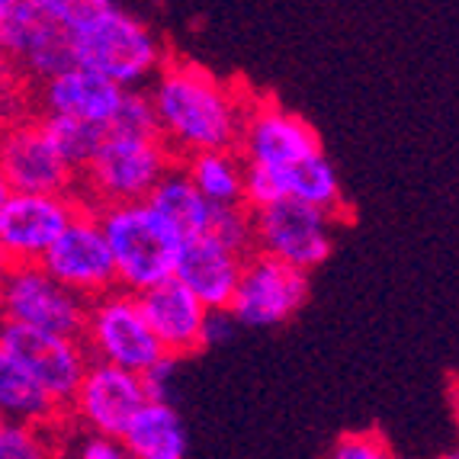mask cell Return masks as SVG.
<instances>
[{
    "mask_svg": "<svg viewBox=\"0 0 459 459\" xmlns=\"http://www.w3.org/2000/svg\"><path fill=\"white\" fill-rule=\"evenodd\" d=\"M154 107L158 138L177 161L209 148H235L247 100L241 87L225 84L193 62H168L145 84Z\"/></svg>",
    "mask_w": 459,
    "mask_h": 459,
    "instance_id": "1",
    "label": "cell"
},
{
    "mask_svg": "<svg viewBox=\"0 0 459 459\" xmlns=\"http://www.w3.org/2000/svg\"><path fill=\"white\" fill-rule=\"evenodd\" d=\"M97 215L109 254H113L119 290L142 292L174 276V264L180 257L184 238L177 235L145 199L103 206L97 209Z\"/></svg>",
    "mask_w": 459,
    "mask_h": 459,
    "instance_id": "2",
    "label": "cell"
},
{
    "mask_svg": "<svg viewBox=\"0 0 459 459\" xmlns=\"http://www.w3.org/2000/svg\"><path fill=\"white\" fill-rule=\"evenodd\" d=\"M177 158L168 152L158 135H123L107 132L87 168L77 174L74 196L91 209L135 203L152 193V186L164 177V170Z\"/></svg>",
    "mask_w": 459,
    "mask_h": 459,
    "instance_id": "3",
    "label": "cell"
},
{
    "mask_svg": "<svg viewBox=\"0 0 459 459\" xmlns=\"http://www.w3.org/2000/svg\"><path fill=\"white\" fill-rule=\"evenodd\" d=\"M71 55L74 65H84L119 87H145L164 65L161 39L119 7L107 10L81 32H71Z\"/></svg>",
    "mask_w": 459,
    "mask_h": 459,
    "instance_id": "4",
    "label": "cell"
},
{
    "mask_svg": "<svg viewBox=\"0 0 459 459\" xmlns=\"http://www.w3.org/2000/svg\"><path fill=\"white\" fill-rule=\"evenodd\" d=\"M81 344L87 347L91 360L113 363L132 373L148 369L164 353L154 331L148 328L135 292L119 286L87 302Z\"/></svg>",
    "mask_w": 459,
    "mask_h": 459,
    "instance_id": "5",
    "label": "cell"
},
{
    "mask_svg": "<svg viewBox=\"0 0 459 459\" xmlns=\"http://www.w3.org/2000/svg\"><path fill=\"white\" fill-rule=\"evenodd\" d=\"M254 215V251L302 267L312 273L334 251L337 215L302 199L280 196L267 206L251 209Z\"/></svg>",
    "mask_w": 459,
    "mask_h": 459,
    "instance_id": "6",
    "label": "cell"
},
{
    "mask_svg": "<svg viewBox=\"0 0 459 459\" xmlns=\"http://www.w3.org/2000/svg\"><path fill=\"white\" fill-rule=\"evenodd\" d=\"M308 270L292 267L264 251H251L245 254L229 312L241 328H276L296 318L299 308L308 302Z\"/></svg>",
    "mask_w": 459,
    "mask_h": 459,
    "instance_id": "7",
    "label": "cell"
},
{
    "mask_svg": "<svg viewBox=\"0 0 459 459\" xmlns=\"http://www.w3.org/2000/svg\"><path fill=\"white\" fill-rule=\"evenodd\" d=\"M0 315L4 322L81 337L87 299L58 283L42 264H10L0 267Z\"/></svg>",
    "mask_w": 459,
    "mask_h": 459,
    "instance_id": "8",
    "label": "cell"
},
{
    "mask_svg": "<svg viewBox=\"0 0 459 459\" xmlns=\"http://www.w3.org/2000/svg\"><path fill=\"white\" fill-rule=\"evenodd\" d=\"M39 264L46 267V273H52L71 292L84 296L87 302L116 290L113 254H109L107 238L100 229V215L84 203L77 206V212L58 231V238L48 245Z\"/></svg>",
    "mask_w": 459,
    "mask_h": 459,
    "instance_id": "9",
    "label": "cell"
},
{
    "mask_svg": "<svg viewBox=\"0 0 459 459\" xmlns=\"http://www.w3.org/2000/svg\"><path fill=\"white\" fill-rule=\"evenodd\" d=\"M77 206L81 199L74 193L7 190L0 199V267L42 261Z\"/></svg>",
    "mask_w": 459,
    "mask_h": 459,
    "instance_id": "10",
    "label": "cell"
},
{
    "mask_svg": "<svg viewBox=\"0 0 459 459\" xmlns=\"http://www.w3.org/2000/svg\"><path fill=\"white\" fill-rule=\"evenodd\" d=\"M0 347H7L26 367V373L68 411L77 383H81V376L91 363V353L81 344V337L55 334V331L30 328V325L16 322H0Z\"/></svg>",
    "mask_w": 459,
    "mask_h": 459,
    "instance_id": "11",
    "label": "cell"
},
{
    "mask_svg": "<svg viewBox=\"0 0 459 459\" xmlns=\"http://www.w3.org/2000/svg\"><path fill=\"white\" fill-rule=\"evenodd\" d=\"M235 148L241 154V161L286 170L318 152L322 142H318V132L302 116H296L276 100L251 93Z\"/></svg>",
    "mask_w": 459,
    "mask_h": 459,
    "instance_id": "12",
    "label": "cell"
},
{
    "mask_svg": "<svg viewBox=\"0 0 459 459\" xmlns=\"http://www.w3.org/2000/svg\"><path fill=\"white\" fill-rule=\"evenodd\" d=\"M145 385L138 373L103 360H91L65 414H68L71 428L119 437L132 421V414L145 405Z\"/></svg>",
    "mask_w": 459,
    "mask_h": 459,
    "instance_id": "13",
    "label": "cell"
},
{
    "mask_svg": "<svg viewBox=\"0 0 459 459\" xmlns=\"http://www.w3.org/2000/svg\"><path fill=\"white\" fill-rule=\"evenodd\" d=\"M0 55H10L39 81L74 65L71 36L42 13L39 0H0Z\"/></svg>",
    "mask_w": 459,
    "mask_h": 459,
    "instance_id": "14",
    "label": "cell"
},
{
    "mask_svg": "<svg viewBox=\"0 0 459 459\" xmlns=\"http://www.w3.org/2000/svg\"><path fill=\"white\" fill-rule=\"evenodd\" d=\"M0 177L10 190L23 193H74L77 174L58 158L39 119L0 129Z\"/></svg>",
    "mask_w": 459,
    "mask_h": 459,
    "instance_id": "15",
    "label": "cell"
},
{
    "mask_svg": "<svg viewBox=\"0 0 459 459\" xmlns=\"http://www.w3.org/2000/svg\"><path fill=\"white\" fill-rule=\"evenodd\" d=\"M148 328L154 331L158 344L170 357H193L203 351V322H206V306L186 290L177 276H168L161 283L135 292Z\"/></svg>",
    "mask_w": 459,
    "mask_h": 459,
    "instance_id": "16",
    "label": "cell"
},
{
    "mask_svg": "<svg viewBox=\"0 0 459 459\" xmlns=\"http://www.w3.org/2000/svg\"><path fill=\"white\" fill-rule=\"evenodd\" d=\"M126 87L113 84L109 77L84 68V65H68V68L55 71L39 87V103L42 113H62L87 123L109 126Z\"/></svg>",
    "mask_w": 459,
    "mask_h": 459,
    "instance_id": "17",
    "label": "cell"
},
{
    "mask_svg": "<svg viewBox=\"0 0 459 459\" xmlns=\"http://www.w3.org/2000/svg\"><path fill=\"white\" fill-rule=\"evenodd\" d=\"M245 254L231 251L212 235L186 238L180 247V257L174 264V276L206 308H229L231 292L241 276Z\"/></svg>",
    "mask_w": 459,
    "mask_h": 459,
    "instance_id": "18",
    "label": "cell"
},
{
    "mask_svg": "<svg viewBox=\"0 0 459 459\" xmlns=\"http://www.w3.org/2000/svg\"><path fill=\"white\" fill-rule=\"evenodd\" d=\"M126 459H184L190 450L186 424L170 402L145 398V405L132 414L119 434Z\"/></svg>",
    "mask_w": 459,
    "mask_h": 459,
    "instance_id": "19",
    "label": "cell"
},
{
    "mask_svg": "<svg viewBox=\"0 0 459 459\" xmlns=\"http://www.w3.org/2000/svg\"><path fill=\"white\" fill-rule=\"evenodd\" d=\"M0 414L7 421H26L52 430L68 424L65 408L26 373V367L7 347H0Z\"/></svg>",
    "mask_w": 459,
    "mask_h": 459,
    "instance_id": "20",
    "label": "cell"
},
{
    "mask_svg": "<svg viewBox=\"0 0 459 459\" xmlns=\"http://www.w3.org/2000/svg\"><path fill=\"white\" fill-rule=\"evenodd\" d=\"M145 203L161 215L164 222L184 238H196L209 231V215H212V203L193 186V180L184 174L180 161H174L158 184L152 186V193L145 196Z\"/></svg>",
    "mask_w": 459,
    "mask_h": 459,
    "instance_id": "21",
    "label": "cell"
},
{
    "mask_svg": "<svg viewBox=\"0 0 459 459\" xmlns=\"http://www.w3.org/2000/svg\"><path fill=\"white\" fill-rule=\"evenodd\" d=\"M180 168L193 180L203 196L212 206H225V203H245V161L238 148H209V152H196L180 158Z\"/></svg>",
    "mask_w": 459,
    "mask_h": 459,
    "instance_id": "22",
    "label": "cell"
},
{
    "mask_svg": "<svg viewBox=\"0 0 459 459\" xmlns=\"http://www.w3.org/2000/svg\"><path fill=\"white\" fill-rule=\"evenodd\" d=\"M283 177V190L286 196L302 199V203H312L318 209H328L337 219L344 215V190H341V177H337V168L331 164L328 154L318 148L315 154L302 158L292 168L280 170Z\"/></svg>",
    "mask_w": 459,
    "mask_h": 459,
    "instance_id": "23",
    "label": "cell"
},
{
    "mask_svg": "<svg viewBox=\"0 0 459 459\" xmlns=\"http://www.w3.org/2000/svg\"><path fill=\"white\" fill-rule=\"evenodd\" d=\"M39 126H42L46 138L52 142L55 152H58V158L74 174H81L87 168V161L97 154L100 142L107 138V126L87 123V119H74V116H62V113H42L39 116Z\"/></svg>",
    "mask_w": 459,
    "mask_h": 459,
    "instance_id": "24",
    "label": "cell"
},
{
    "mask_svg": "<svg viewBox=\"0 0 459 459\" xmlns=\"http://www.w3.org/2000/svg\"><path fill=\"white\" fill-rule=\"evenodd\" d=\"M58 437L52 428L26 421H4L0 428V459H42L58 453Z\"/></svg>",
    "mask_w": 459,
    "mask_h": 459,
    "instance_id": "25",
    "label": "cell"
},
{
    "mask_svg": "<svg viewBox=\"0 0 459 459\" xmlns=\"http://www.w3.org/2000/svg\"><path fill=\"white\" fill-rule=\"evenodd\" d=\"M215 241H222L225 247L238 254L254 251V215L251 206L245 203H225V206H212L209 215V231Z\"/></svg>",
    "mask_w": 459,
    "mask_h": 459,
    "instance_id": "26",
    "label": "cell"
},
{
    "mask_svg": "<svg viewBox=\"0 0 459 459\" xmlns=\"http://www.w3.org/2000/svg\"><path fill=\"white\" fill-rule=\"evenodd\" d=\"M107 132H123V135H158L154 123V107L145 87H126Z\"/></svg>",
    "mask_w": 459,
    "mask_h": 459,
    "instance_id": "27",
    "label": "cell"
},
{
    "mask_svg": "<svg viewBox=\"0 0 459 459\" xmlns=\"http://www.w3.org/2000/svg\"><path fill=\"white\" fill-rule=\"evenodd\" d=\"M42 13L52 20L55 26H62L65 32H81L84 26H91L93 20L113 10V0H39Z\"/></svg>",
    "mask_w": 459,
    "mask_h": 459,
    "instance_id": "28",
    "label": "cell"
},
{
    "mask_svg": "<svg viewBox=\"0 0 459 459\" xmlns=\"http://www.w3.org/2000/svg\"><path fill=\"white\" fill-rule=\"evenodd\" d=\"M334 459H385L392 456V446L379 430H353L341 434L331 446Z\"/></svg>",
    "mask_w": 459,
    "mask_h": 459,
    "instance_id": "29",
    "label": "cell"
},
{
    "mask_svg": "<svg viewBox=\"0 0 459 459\" xmlns=\"http://www.w3.org/2000/svg\"><path fill=\"white\" fill-rule=\"evenodd\" d=\"M177 363L180 357H170V353H161L158 360L152 363L148 369H142V385H145L148 398H158V402H170V385H174L177 376Z\"/></svg>",
    "mask_w": 459,
    "mask_h": 459,
    "instance_id": "30",
    "label": "cell"
},
{
    "mask_svg": "<svg viewBox=\"0 0 459 459\" xmlns=\"http://www.w3.org/2000/svg\"><path fill=\"white\" fill-rule=\"evenodd\" d=\"M74 456H81V459H126V450H123V444H119V437L84 430V437H81L74 446Z\"/></svg>",
    "mask_w": 459,
    "mask_h": 459,
    "instance_id": "31",
    "label": "cell"
},
{
    "mask_svg": "<svg viewBox=\"0 0 459 459\" xmlns=\"http://www.w3.org/2000/svg\"><path fill=\"white\" fill-rule=\"evenodd\" d=\"M241 325L235 322V315L229 308H206V322H203V347H219L235 337Z\"/></svg>",
    "mask_w": 459,
    "mask_h": 459,
    "instance_id": "32",
    "label": "cell"
},
{
    "mask_svg": "<svg viewBox=\"0 0 459 459\" xmlns=\"http://www.w3.org/2000/svg\"><path fill=\"white\" fill-rule=\"evenodd\" d=\"M7 190H10V186H7V184H4V177H0V199L7 196Z\"/></svg>",
    "mask_w": 459,
    "mask_h": 459,
    "instance_id": "33",
    "label": "cell"
},
{
    "mask_svg": "<svg viewBox=\"0 0 459 459\" xmlns=\"http://www.w3.org/2000/svg\"><path fill=\"white\" fill-rule=\"evenodd\" d=\"M4 421H7V418H4V414H0V428H4Z\"/></svg>",
    "mask_w": 459,
    "mask_h": 459,
    "instance_id": "34",
    "label": "cell"
},
{
    "mask_svg": "<svg viewBox=\"0 0 459 459\" xmlns=\"http://www.w3.org/2000/svg\"><path fill=\"white\" fill-rule=\"evenodd\" d=\"M0 322H4V315H0Z\"/></svg>",
    "mask_w": 459,
    "mask_h": 459,
    "instance_id": "35",
    "label": "cell"
}]
</instances>
